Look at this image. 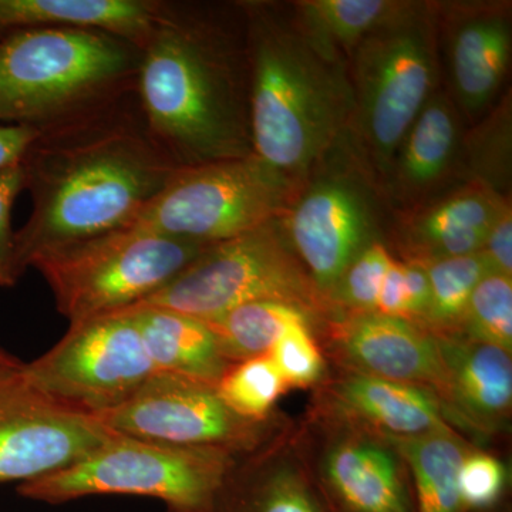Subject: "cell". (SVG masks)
<instances>
[{"mask_svg": "<svg viewBox=\"0 0 512 512\" xmlns=\"http://www.w3.org/2000/svg\"><path fill=\"white\" fill-rule=\"evenodd\" d=\"M22 167L33 210L15 234L19 276L46 252L131 227L180 168L151 137L136 93L42 131Z\"/></svg>", "mask_w": 512, "mask_h": 512, "instance_id": "6da1fadb", "label": "cell"}, {"mask_svg": "<svg viewBox=\"0 0 512 512\" xmlns=\"http://www.w3.org/2000/svg\"><path fill=\"white\" fill-rule=\"evenodd\" d=\"M136 96L151 137L178 167L255 154L239 2H165L141 47Z\"/></svg>", "mask_w": 512, "mask_h": 512, "instance_id": "7a4b0ae2", "label": "cell"}, {"mask_svg": "<svg viewBox=\"0 0 512 512\" xmlns=\"http://www.w3.org/2000/svg\"><path fill=\"white\" fill-rule=\"evenodd\" d=\"M239 5L254 153L299 185L348 137L355 107L348 60L303 28L292 2Z\"/></svg>", "mask_w": 512, "mask_h": 512, "instance_id": "3957f363", "label": "cell"}, {"mask_svg": "<svg viewBox=\"0 0 512 512\" xmlns=\"http://www.w3.org/2000/svg\"><path fill=\"white\" fill-rule=\"evenodd\" d=\"M141 50L100 30L23 29L0 36V123L45 131L136 93Z\"/></svg>", "mask_w": 512, "mask_h": 512, "instance_id": "277c9868", "label": "cell"}, {"mask_svg": "<svg viewBox=\"0 0 512 512\" xmlns=\"http://www.w3.org/2000/svg\"><path fill=\"white\" fill-rule=\"evenodd\" d=\"M353 116L348 141L382 190L394 153L441 87L437 0L400 5L348 57Z\"/></svg>", "mask_w": 512, "mask_h": 512, "instance_id": "5b68a950", "label": "cell"}, {"mask_svg": "<svg viewBox=\"0 0 512 512\" xmlns=\"http://www.w3.org/2000/svg\"><path fill=\"white\" fill-rule=\"evenodd\" d=\"M210 245L148 229H117L46 252L35 268L70 323L126 311L170 284Z\"/></svg>", "mask_w": 512, "mask_h": 512, "instance_id": "8992f818", "label": "cell"}, {"mask_svg": "<svg viewBox=\"0 0 512 512\" xmlns=\"http://www.w3.org/2000/svg\"><path fill=\"white\" fill-rule=\"evenodd\" d=\"M234 466L229 454L114 436L76 463L18 485L20 497L63 504L90 495L156 498L171 512H208Z\"/></svg>", "mask_w": 512, "mask_h": 512, "instance_id": "52a82bcc", "label": "cell"}, {"mask_svg": "<svg viewBox=\"0 0 512 512\" xmlns=\"http://www.w3.org/2000/svg\"><path fill=\"white\" fill-rule=\"evenodd\" d=\"M387 214L394 215L379 184L345 138L299 184L279 222L293 252L329 303L340 275L360 252L383 242L384 225L393 224Z\"/></svg>", "mask_w": 512, "mask_h": 512, "instance_id": "ba28073f", "label": "cell"}, {"mask_svg": "<svg viewBox=\"0 0 512 512\" xmlns=\"http://www.w3.org/2000/svg\"><path fill=\"white\" fill-rule=\"evenodd\" d=\"M256 301L292 303L313 316L330 306L293 252L279 220L205 248L170 284L138 305L208 322Z\"/></svg>", "mask_w": 512, "mask_h": 512, "instance_id": "9c48e42d", "label": "cell"}, {"mask_svg": "<svg viewBox=\"0 0 512 512\" xmlns=\"http://www.w3.org/2000/svg\"><path fill=\"white\" fill-rule=\"evenodd\" d=\"M299 185L252 156L180 167L134 227L212 245L279 220Z\"/></svg>", "mask_w": 512, "mask_h": 512, "instance_id": "30bf717a", "label": "cell"}, {"mask_svg": "<svg viewBox=\"0 0 512 512\" xmlns=\"http://www.w3.org/2000/svg\"><path fill=\"white\" fill-rule=\"evenodd\" d=\"M23 372L46 396L94 417L130 399L156 369L133 316L121 311L70 323Z\"/></svg>", "mask_w": 512, "mask_h": 512, "instance_id": "8fae6325", "label": "cell"}, {"mask_svg": "<svg viewBox=\"0 0 512 512\" xmlns=\"http://www.w3.org/2000/svg\"><path fill=\"white\" fill-rule=\"evenodd\" d=\"M94 419L119 436L229 456L251 451L262 433V421L232 412L214 384L161 372L126 402Z\"/></svg>", "mask_w": 512, "mask_h": 512, "instance_id": "7c38bea8", "label": "cell"}, {"mask_svg": "<svg viewBox=\"0 0 512 512\" xmlns=\"http://www.w3.org/2000/svg\"><path fill=\"white\" fill-rule=\"evenodd\" d=\"M117 436L100 421L46 396L18 366L0 367V484L37 480Z\"/></svg>", "mask_w": 512, "mask_h": 512, "instance_id": "4fadbf2b", "label": "cell"}, {"mask_svg": "<svg viewBox=\"0 0 512 512\" xmlns=\"http://www.w3.org/2000/svg\"><path fill=\"white\" fill-rule=\"evenodd\" d=\"M441 83L473 126L505 90L512 55L510 0H437Z\"/></svg>", "mask_w": 512, "mask_h": 512, "instance_id": "5bb4252c", "label": "cell"}, {"mask_svg": "<svg viewBox=\"0 0 512 512\" xmlns=\"http://www.w3.org/2000/svg\"><path fill=\"white\" fill-rule=\"evenodd\" d=\"M466 123L443 86L413 121L382 184L393 214L416 210L461 184Z\"/></svg>", "mask_w": 512, "mask_h": 512, "instance_id": "9a60e30c", "label": "cell"}, {"mask_svg": "<svg viewBox=\"0 0 512 512\" xmlns=\"http://www.w3.org/2000/svg\"><path fill=\"white\" fill-rule=\"evenodd\" d=\"M335 342L360 373L414 386L429 384L448 397L439 340L410 320L353 313L336 326Z\"/></svg>", "mask_w": 512, "mask_h": 512, "instance_id": "2e32d148", "label": "cell"}, {"mask_svg": "<svg viewBox=\"0 0 512 512\" xmlns=\"http://www.w3.org/2000/svg\"><path fill=\"white\" fill-rule=\"evenodd\" d=\"M511 201L476 184H460L416 210L394 214V232L406 261L420 264L474 254Z\"/></svg>", "mask_w": 512, "mask_h": 512, "instance_id": "e0dca14e", "label": "cell"}, {"mask_svg": "<svg viewBox=\"0 0 512 512\" xmlns=\"http://www.w3.org/2000/svg\"><path fill=\"white\" fill-rule=\"evenodd\" d=\"M156 0H0V36L23 29L100 30L141 50L163 13Z\"/></svg>", "mask_w": 512, "mask_h": 512, "instance_id": "ac0fdd59", "label": "cell"}, {"mask_svg": "<svg viewBox=\"0 0 512 512\" xmlns=\"http://www.w3.org/2000/svg\"><path fill=\"white\" fill-rule=\"evenodd\" d=\"M131 313L156 372L217 386L231 362L204 320L156 306L136 305Z\"/></svg>", "mask_w": 512, "mask_h": 512, "instance_id": "d6986e66", "label": "cell"}, {"mask_svg": "<svg viewBox=\"0 0 512 512\" xmlns=\"http://www.w3.org/2000/svg\"><path fill=\"white\" fill-rule=\"evenodd\" d=\"M325 481L339 512H414L396 461L377 444H339L329 454Z\"/></svg>", "mask_w": 512, "mask_h": 512, "instance_id": "ffe728a7", "label": "cell"}, {"mask_svg": "<svg viewBox=\"0 0 512 512\" xmlns=\"http://www.w3.org/2000/svg\"><path fill=\"white\" fill-rule=\"evenodd\" d=\"M448 376V397L471 419L495 421L512 402L511 353L468 339L436 335Z\"/></svg>", "mask_w": 512, "mask_h": 512, "instance_id": "44dd1931", "label": "cell"}, {"mask_svg": "<svg viewBox=\"0 0 512 512\" xmlns=\"http://www.w3.org/2000/svg\"><path fill=\"white\" fill-rule=\"evenodd\" d=\"M338 394L349 410L389 431L390 436L451 431L443 420L439 402L414 384L357 373L339 384Z\"/></svg>", "mask_w": 512, "mask_h": 512, "instance_id": "7402d4cb", "label": "cell"}, {"mask_svg": "<svg viewBox=\"0 0 512 512\" xmlns=\"http://www.w3.org/2000/svg\"><path fill=\"white\" fill-rule=\"evenodd\" d=\"M389 439L412 470L414 512H467L458 490V474L467 454L451 431Z\"/></svg>", "mask_w": 512, "mask_h": 512, "instance_id": "603a6c76", "label": "cell"}, {"mask_svg": "<svg viewBox=\"0 0 512 512\" xmlns=\"http://www.w3.org/2000/svg\"><path fill=\"white\" fill-rule=\"evenodd\" d=\"M208 512H328L311 485L286 468L231 467Z\"/></svg>", "mask_w": 512, "mask_h": 512, "instance_id": "cb8c5ba5", "label": "cell"}, {"mask_svg": "<svg viewBox=\"0 0 512 512\" xmlns=\"http://www.w3.org/2000/svg\"><path fill=\"white\" fill-rule=\"evenodd\" d=\"M303 322L312 323V313L299 306L256 301L239 305L207 323L224 356L231 363H239L268 355L286 330Z\"/></svg>", "mask_w": 512, "mask_h": 512, "instance_id": "d4e9b609", "label": "cell"}, {"mask_svg": "<svg viewBox=\"0 0 512 512\" xmlns=\"http://www.w3.org/2000/svg\"><path fill=\"white\" fill-rule=\"evenodd\" d=\"M460 175L461 184L480 185L501 197H511V89L464 133Z\"/></svg>", "mask_w": 512, "mask_h": 512, "instance_id": "484cf974", "label": "cell"}, {"mask_svg": "<svg viewBox=\"0 0 512 512\" xmlns=\"http://www.w3.org/2000/svg\"><path fill=\"white\" fill-rule=\"evenodd\" d=\"M400 5V0H295L296 16L322 45L348 57L369 33Z\"/></svg>", "mask_w": 512, "mask_h": 512, "instance_id": "4316f807", "label": "cell"}, {"mask_svg": "<svg viewBox=\"0 0 512 512\" xmlns=\"http://www.w3.org/2000/svg\"><path fill=\"white\" fill-rule=\"evenodd\" d=\"M423 265L430 282V305L423 322L437 333L460 328L471 293L493 272L483 251Z\"/></svg>", "mask_w": 512, "mask_h": 512, "instance_id": "83f0119b", "label": "cell"}, {"mask_svg": "<svg viewBox=\"0 0 512 512\" xmlns=\"http://www.w3.org/2000/svg\"><path fill=\"white\" fill-rule=\"evenodd\" d=\"M286 387L269 355L232 363L217 384L229 409L251 421H264Z\"/></svg>", "mask_w": 512, "mask_h": 512, "instance_id": "f1b7e54d", "label": "cell"}, {"mask_svg": "<svg viewBox=\"0 0 512 512\" xmlns=\"http://www.w3.org/2000/svg\"><path fill=\"white\" fill-rule=\"evenodd\" d=\"M461 329L471 342L511 353L512 278L490 272L471 293Z\"/></svg>", "mask_w": 512, "mask_h": 512, "instance_id": "f546056e", "label": "cell"}, {"mask_svg": "<svg viewBox=\"0 0 512 512\" xmlns=\"http://www.w3.org/2000/svg\"><path fill=\"white\" fill-rule=\"evenodd\" d=\"M394 258L384 242H375L345 269L329 296L330 306L352 313L376 311L377 298Z\"/></svg>", "mask_w": 512, "mask_h": 512, "instance_id": "4dcf8cb0", "label": "cell"}, {"mask_svg": "<svg viewBox=\"0 0 512 512\" xmlns=\"http://www.w3.org/2000/svg\"><path fill=\"white\" fill-rule=\"evenodd\" d=\"M311 322L298 323L268 353L286 386H311L323 373V359L311 332Z\"/></svg>", "mask_w": 512, "mask_h": 512, "instance_id": "1f68e13d", "label": "cell"}, {"mask_svg": "<svg viewBox=\"0 0 512 512\" xmlns=\"http://www.w3.org/2000/svg\"><path fill=\"white\" fill-rule=\"evenodd\" d=\"M507 474L497 458L466 456L458 474V490L466 511H488L503 497Z\"/></svg>", "mask_w": 512, "mask_h": 512, "instance_id": "d6a6232c", "label": "cell"}, {"mask_svg": "<svg viewBox=\"0 0 512 512\" xmlns=\"http://www.w3.org/2000/svg\"><path fill=\"white\" fill-rule=\"evenodd\" d=\"M25 190V173L22 164L0 171V286H15L20 276L16 271L15 232L10 215L19 192Z\"/></svg>", "mask_w": 512, "mask_h": 512, "instance_id": "836d02e7", "label": "cell"}, {"mask_svg": "<svg viewBox=\"0 0 512 512\" xmlns=\"http://www.w3.org/2000/svg\"><path fill=\"white\" fill-rule=\"evenodd\" d=\"M483 254L495 274L512 278V207L511 201L498 212L487 237H485Z\"/></svg>", "mask_w": 512, "mask_h": 512, "instance_id": "e575fe53", "label": "cell"}, {"mask_svg": "<svg viewBox=\"0 0 512 512\" xmlns=\"http://www.w3.org/2000/svg\"><path fill=\"white\" fill-rule=\"evenodd\" d=\"M375 312L409 320V293H407L403 261L394 259L393 264L390 265L377 298Z\"/></svg>", "mask_w": 512, "mask_h": 512, "instance_id": "d590c367", "label": "cell"}, {"mask_svg": "<svg viewBox=\"0 0 512 512\" xmlns=\"http://www.w3.org/2000/svg\"><path fill=\"white\" fill-rule=\"evenodd\" d=\"M40 133L26 124L0 123V171L22 164Z\"/></svg>", "mask_w": 512, "mask_h": 512, "instance_id": "8d00e7d4", "label": "cell"}, {"mask_svg": "<svg viewBox=\"0 0 512 512\" xmlns=\"http://www.w3.org/2000/svg\"><path fill=\"white\" fill-rule=\"evenodd\" d=\"M403 268L409 293V320H424L430 305V282L426 268L416 261H403Z\"/></svg>", "mask_w": 512, "mask_h": 512, "instance_id": "74e56055", "label": "cell"}, {"mask_svg": "<svg viewBox=\"0 0 512 512\" xmlns=\"http://www.w3.org/2000/svg\"><path fill=\"white\" fill-rule=\"evenodd\" d=\"M20 363H22L20 360L10 356L9 353L0 348V367L18 366Z\"/></svg>", "mask_w": 512, "mask_h": 512, "instance_id": "f35d334b", "label": "cell"}, {"mask_svg": "<svg viewBox=\"0 0 512 512\" xmlns=\"http://www.w3.org/2000/svg\"><path fill=\"white\" fill-rule=\"evenodd\" d=\"M167 512H171V511H167Z\"/></svg>", "mask_w": 512, "mask_h": 512, "instance_id": "ab89813d", "label": "cell"}]
</instances>
